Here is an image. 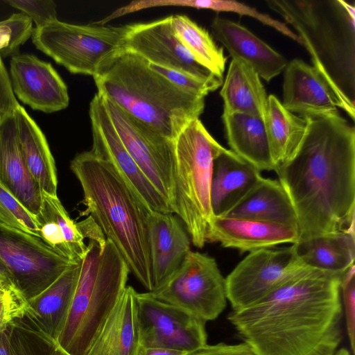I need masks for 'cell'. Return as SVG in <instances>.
<instances>
[{"mask_svg": "<svg viewBox=\"0 0 355 355\" xmlns=\"http://www.w3.org/2000/svg\"><path fill=\"white\" fill-rule=\"evenodd\" d=\"M306 118L298 149L275 171L295 209L298 240L354 233L355 128L338 111Z\"/></svg>", "mask_w": 355, "mask_h": 355, "instance_id": "1", "label": "cell"}, {"mask_svg": "<svg viewBox=\"0 0 355 355\" xmlns=\"http://www.w3.org/2000/svg\"><path fill=\"white\" fill-rule=\"evenodd\" d=\"M342 275L304 266L228 320L256 355H307L340 329Z\"/></svg>", "mask_w": 355, "mask_h": 355, "instance_id": "2", "label": "cell"}, {"mask_svg": "<svg viewBox=\"0 0 355 355\" xmlns=\"http://www.w3.org/2000/svg\"><path fill=\"white\" fill-rule=\"evenodd\" d=\"M70 168L83 191V203L101 232L119 250L130 272L154 289L148 241L149 210L115 168L91 150L77 154Z\"/></svg>", "mask_w": 355, "mask_h": 355, "instance_id": "3", "label": "cell"}, {"mask_svg": "<svg viewBox=\"0 0 355 355\" xmlns=\"http://www.w3.org/2000/svg\"><path fill=\"white\" fill-rule=\"evenodd\" d=\"M294 28L313 67L355 119V3L343 0H266Z\"/></svg>", "mask_w": 355, "mask_h": 355, "instance_id": "4", "label": "cell"}, {"mask_svg": "<svg viewBox=\"0 0 355 355\" xmlns=\"http://www.w3.org/2000/svg\"><path fill=\"white\" fill-rule=\"evenodd\" d=\"M93 78L98 94L173 140L204 112L205 98L183 92L147 60L123 49Z\"/></svg>", "mask_w": 355, "mask_h": 355, "instance_id": "5", "label": "cell"}, {"mask_svg": "<svg viewBox=\"0 0 355 355\" xmlns=\"http://www.w3.org/2000/svg\"><path fill=\"white\" fill-rule=\"evenodd\" d=\"M125 260L106 239H89L66 318L55 339L69 355H85L117 303L130 273Z\"/></svg>", "mask_w": 355, "mask_h": 355, "instance_id": "6", "label": "cell"}, {"mask_svg": "<svg viewBox=\"0 0 355 355\" xmlns=\"http://www.w3.org/2000/svg\"><path fill=\"white\" fill-rule=\"evenodd\" d=\"M174 148V214L183 221L193 244L202 248L214 216L210 195L214 161L225 148L200 119L180 131Z\"/></svg>", "mask_w": 355, "mask_h": 355, "instance_id": "7", "label": "cell"}, {"mask_svg": "<svg viewBox=\"0 0 355 355\" xmlns=\"http://www.w3.org/2000/svg\"><path fill=\"white\" fill-rule=\"evenodd\" d=\"M125 26L77 25L58 19L35 27L37 49L74 74L96 76L123 49Z\"/></svg>", "mask_w": 355, "mask_h": 355, "instance_id": "8", "label": "cell"}, {"mask_svg": "<svg viewBox=\"0 0 355 355\" xmlns=\"http://www.w3.org/2000/svg\"><path fill=\"white\" fill-rule=\"evenodd\" d=\"M149 293L205 322L216 319L227 301L225 279L216 260L192 251L160 286Z\"/></svg>", "mask_w": 355, "mask_h": 355, "instance_id": "9", "label": "cell"}, {"mask_svg": "<svg viewBox=\"0 0 355 355\" xmlns=\"http://www.w3.org/2000/svg\"><path fill=\"white\" fill-rule=\"evenodd\" d=\"M0 261L28 301L45 291L73 263L41 238L1 222Z\"/></svg>", "mask_w": 355, "mask_h": 355, "instance_id": "10", "label": "cell"}, {"mask_svg": "<svg viewBox=\"0 0 355 355\" xmlns=\"http://www.w3.org/2000/svg\"><path fill=\"white\" fill-rule=\"evenodd\" d=\"M102 97L110 120L127 151L173 211L174 140Z\"/></svg>", "mask_w": 355, "mask_h": 355, "instance_id": "11", "label": "cell"}, {"mask_svg": "<svg viewBox=\"0 0 355 355\" xmlns=\"http://www.w3.org/2000/svg\"><path fill=\"white\" fill-rule=\"evenodd\" d=\"M304 266L292 246L250 252L225 279L227 300L233 311L243 309Z\"/></svg>", "mask_w": 355, "mask_h": 355, "instance_id": "12", "label": "cell"}, {"mask_svg": "<svg viewBox=\"0 0 355 355\" xmlns=\"http://www.w3.org/2000/svg\"><path fill=\"white\" fill-rule=\"evenodd\" d=\"M141 346L191 352L207 345L205 322L188 312L137 293Z\"/></svg>", "mask_w": 355, "mask_h": 355, "instance_id": "13", "label": "cell"}, {"mask_svg": "<svg viewBox=\"0 0 355 355\" xmlns=\"http://www.w3.org/2000/svg\"><path fill=\"white\" fill-rule=\"evenodd\" d=\"M89 116L92 135L91 151L115 168L149 210L174 214L168 202L155 188L127 151L110 120L103 98L98 93L89 103Z\"/></svg>", "mask_w": 355, "mask_h": 355, "instance_id": "14", "label": "cell"}, {"mask_svg": "<svg viewBox=\"0 0 355 355\" xmlns=\"http://www.w3.org/2000/svg\"><path fill=\"white\" fill-rule=\"evenodd\" d=\"M123 49L149 63L183 71L206 81H223L198 63L176 37L171 16L147 23L125 25Z\"/></svg>", "mask_w": 355, "mask_h": 355, "instance_id": "15", "label": "cell"}, {"mask_svg": "<svg viewBox=\"0 0 355 355\" xmlns=\"http://www.w3.org/2000/svg\"><path fill=\"white\" fill-rule=\"evenodd\" d=\"M10 73L14 94L32 109L51 113L68 107L67 86L50 63L33 55H15Z\"/></svg>", "mask_w": 355, "mask_h": 355, "instance_id": "16", "label": "cell"}, {"mask_svg": "<svg viewBox=\"0 0 355 355\" xmlns=\"http://www.w3.org/2000/svg\"><path fill=\"white\" fill-rule=\"evenodd\" d=\"M284 71L282 104L289 112L312 117L341 108L328 83L313 66L293 59L287 63Z\"/></svg>", "mask_w": 355, "mask_h": 355, "instance_id": "17", "label": "cell"}, {"mask_svg": "<svg viewBox=\"0 0 355 355\" xmlns=\"http://www.w3.org/2000/svg\"><path fill=\"white\" fill-rule=\"evenodd\" d=\"M299 233L296 227L257 220L214 216L207 241L218 242L224 248L254 252L284 243H295Z\"/></svg>", "mask_w": 355, "mask_h": 355, "instance_id": "18", "label": "cell"}, {"mask_svg": "<svg viewBox=\"0 0 355 355\" xmlns=\"http://www.w3.org/2000/svg\"><path fill=\"white\" fill-rule=\"evenodd\" d=\"M211 30L232 59L244 61L266 82L280 74L288 63L282 55L239 23L216 17Z\"/></svg>", "mask_w": 355, "mask_h": 355, "instance_id": "19", "label": "cell"}, {"mask_svg": "<svg viewBox=\"0 0 355 355\" xmlns=\"http://www.w3.org/2000/svg\"><path fill=\"white\" fill-rule=\"evenodd\" d=\"M137 293L125 287L85 355H137L141 343Z\"/></svg>", "mask_w": 355, "mask_h": 355, "instance_id": "20", "label": "cell"}, {"mask_svg": "<svg viewBox=\"0 0 355 355\" xmlns=\"http://www.w3.org/2000/svg\"><path fill=\"white\" fill-rule=\"evenodd\" d=\"M148 226L154 291L181 265L191 251L190 240L172 213L150 211Z\"/></svg>", "mask_w": 355, "mask_h": 355, "instance_id": "21", "label": "cell"}, {"mask_svg": "<svg viewBox=\"0 0 355 355\" xmlns=\"http://www.w3.org/2000/svg\"><path fill=\"white\" fill-rule=\"evenodd\" d=\"M0 182L36 218L42 207V189L21 155L15 116L0 124Z\"/></svg>", "mask_w": 355, "mask_h": 355, "instance_id": "22", "label": "cell"}, {"mask_svg": "<svg viewBox=\"0 0 355 355\" xmlns=\"http://www.w3.org/2000/svg\"><path fill=\"white\" fill-rule=\"evenodd\" d=\"M261 171L231 150L214 161L211 205L215 216H223L237 205L261 178Z\"/></svg>", "mask_w": 355, "mask_h": 355, "instance_id": "23", "label": "cell"}, {"mask_svg": "<svg viewBox=\"0 0 355 355\" xmlns=\"http://www.w3.org/2000/svg\"><path fill=\"white\" fill-rule=\"evenodd\" d=\"M15 118L19 148L29 173L42 191L57 196L55 160L44 133L20 105Z\"/></svg>", "mask_w": 355, "mask_h": 355, "instance_id": "24", "label": "cell"}, {"mask_svg": "<svg viewBox=\"0 0 355 355\" xmlns=\"http://www.w3.org/2000/svg\"><path fill=\"white\" fill-rule=\"evenodd\" d=\"M354 235L348 231H336L299 239L291 246L304 266L343 275L354 265Z\"/></svg>", "mask_w": 355, "mask_h": 355, "instance_id": "25", "label": "cell"}, {"mask_svg": "<svg viewBox=\"0 0 355 355\" xmlns=\"http://www.w3.org/2000/svg\"><path fill=\"white\" fill-rule=\"evenodd\" d=\"M223 216L279 223L297 229L296 214L284 189L279 181L263 177Z\"/></svg>", "mask_w": 355, "mask_h": 355, "instance_id": "26", "label": "cell"}, {"mask_svg": "<svg viewBox=\"0 0 355 355\" xmlns=\"http://www.w3.org/2000/svg\"><path fill=\"white\" fill-rule=\"evenodd\" d=\"M220 95L224 113H242L263 120L268 96L259 76L244 61L232 60Z\"/></svg>", "mask_w": 355, "mask_h": 355, "instance_id": "27", "label": "cell"}, {"mask_svg": "<svg viewBox=\"0 0 355 355\" xmlns=\"http://www.w3.org/2000/svg\"><path fill=\"white\" fill-rule=\"evenodd\" d=\"M226 139L231 150L260 171H275L262 119L242 113H223Z\"/></svg>", "mask_w": 355, "mask_h": 355, "instance_id": "28", "label": "cell"}, {"mask_svg": "<svg viewBox=\"0 0 355 355\" xmlns=\"http://www.w3.org/2000/svg\"><path fill=\"white\" fill-rule=\"evenodd\" d=\"M263 121L275 171L298 149L306 132L308 119L287 110L282 102L271 94L268 96Z\"/></svg>", "mask_w": 355, "mask_h": 355, "instance_id": "29", "label": "cell"}, {"mask_svg": "<svg viewBox=\"0 0 355 355\" xmlns=\"http://www.w3.org/2000/svg\"><path fill=\"white\" fill-rule=\"evenodd\" d=\"M80 262L72 263L45 291L28 302L31 314L55 340L69 311Z\"/></svg>", "mask_w": 355, "mask_h": 355, "instance_id": "30", "label": "cell"}, {"mask_svg": "<svg viewBox=\"0 0 355 355\" xmlns=\"http://www.w3.org/2000/svg\"><path fill=\"white\" fill-rule=\"evenodd\" d=\"M171 21L175 35L194 60L223 78L227 57L210 34L186 15H171Z\"/></svg>", "mask_w": 355, "mask_h": 355, "instance_id": "31", "label": "cell"}, {"mask_svg": "<svg viewBox=\"0 0 355 355\" xmlns=\"http://www.w3.org/2000/svg\"><path fill=\"white\" fill-rule=\"evenodd\" d=\"M9 327L12 355H69L28 312Z\"/></svg>", "mask_w": 355, "mask_h": 355, "instance_id": "32", "label": "cell"}, {"mask_svg": "<svg viewBox=\"0 0 355 355\" xmlns=\"http://www.w3.org/2000/svg\"><path fill=\"white\" fill-rule=\"evenodd\" d=\"M42 195L40 214L49 216L58 224L71 252L73 262H80L86 253L87 245L77 223L70 218L57 196H51L42 191Z\"/></svg>", "mask_w": 355, "mask_h": 355, "instance_id": "33", "label": "cell"}, {"mask_svg": "<svg viewBox=\"0 0 355 355\" xmlns=\"http://www.w3.org/2000/svg\"><path fill=\"white\" fill-rule=\"evenodd\" d=\"M0 222L10 227L41 238L40 224L37 218L14 197L1 182Z\"/></svg>", "mask_w": 355, "mask_h": 355, "instance_id": "34", "label": "cell"}, {"mask_svg": "<svg viewBox=\"0 0 355 355\" xmlns=\"http://www.w3.org/2000/svg\"><path fill=\"white\" fill-rule=\"evenodd\" d=\"M182 5L197 8L210 9L216 12H234L240 15H248L256 19L265 25L271 26L284 35L302 44V42L297 35L293 32L284 23L239 2L218 0L187 1H182Z\"/></svg>", "mask_w": 355, "mask_h": 355, "instance_id": "35", "label": "cell"}, {"mask_svg": "<svg viewBox=\"0 0 355 355\" xmlns=\"http://www.w3.org/2000/svg\"><path fill=\"white\" fill-rule=\"evenodd\" d=\"M149 66L183 92L200 98H205L209 92L219 88L223 82L202 80L183 71L150 63Z\"/></svg>", "mask_w": 355, "mask_h": 355, "instance_id": "36", "label": "cell"}, {"mask_svg": "<svg viewBox=\"0 0 355 355\" xmlns=\"http://www.w3.org/2000/svg\"><path fill=\"white\" fill-rule=\"evenodd\" d=\"M28 309V300L17 288H0V332L23 317Z\"/></svg>", "mask_w": 355, "mask_h": 355, "instance_id": "37", "label": "cell"}, {"mask_svg": "<svg viewBox=\"0 0 355 355\" xmlns=\"http://www.w3.org/2000/svg\"><path fill=\"white\" fill-rule=\"evenodd\" d=\"M340 291L352 354L355 353V266L352 265L342 275Z\"/></svg>", "mask_w": 355, "mask_h": 355, "instance_id": "38", "label": "cell"}, {"mask_svg": "<svg viewBox=\"0 0 355 355\" xmlns=\"http://www.w3.org/2000/svg\"><path fill=\"white\" fill-rule=\"evenodd\" d=\"M6 2L31 18L35 27L58 19L56 6L51 0H8Z\"/></svg>", "mask_w": 355, "mask_h": 355, "instance_id": "39", "label": "cell"}, {"mask_svg": "<svg viewBox=\"0 0 355 355\" xmlns=\"http://www.w3.org/2000/svg\"><path fill=\"white\" fill-rule=\"evenodd\" d=\"M19 105L0 54V124L7 118L15 116Z\"/></svg>", "mask_w": 355, "mask_h": 355, "instance_id": "40", "label": "cell"}, {"mask_svg": "<svg viewBox=\"0 0 355 355\" xmlns=\"http://www.w3.org/2000/svg\"><path fill=\"white\" fill-rule=\"evenodd\" d=\"M209 355H256V354L245 343L235 345L220 343L211 345Z\"/></svg>", "mask_w": 355, "mask_h": 355, "instance_id": "41", "label": "cell"}, {"mask_svg": "<svg viewBox=\"0 0 355 355\" xmlns=\"http://www.w3.org/2000/svg\"><path fill=\"white\" fill-rule=\"evenodd\" d=\"M341 340L340 329H337L307 355H334Z\"/></svg>", "mask_w": 355, "mask_h": 355, "instance_id": "42", "label": "cell"}, {"mask_svg": "<svg viewBox=\"0 0 355 355\" xmlns=\"http://www.w3.org/2000/svg\"><path fill=\"white\" fill-rule=\"evenodd\" d=\"M187 353L175 349L141 346L137 355H184Z\"/></svg>", "mask_w": 355, "mask_h": 355, "instance_id": "43", "label": "cell"}, {"mask_svg": "<svg viewBox=\"0 0 355 355\" xmlns=\"http://www.w3.org/2000/svg\"><path fill=\"white\" fill-rule=\"evenodd\" d=\"M0 355H12L9 326L6 330L0 332Z\"/></svg>", "mask_w": 355, "mask_h": 355, "instance_id": "44", "label": "cell"}, {"mask_svg": "<svg viewBox=\"0 0 355 355\" xmlns=\"http://www.w3.org/2000/svg\"><path fill=\"white\" fill-rule=\"evenodd\" d=\"M211 350V345H206L203 347L197 350L188 352L184 355H209Z\"/></svg>", "mask_w": 355, "mask_h": 355, "instance_id": "45", "label": "cell"}, {"mask_svg": "<svg viewBox=\"0 0 355 355\" xmlns=\"http://www.w3.org/2000/svg\"><path fill=\"white\" fill-rule=\"evenodd\" d=\"M0 277L6 279L8 282H11L12 284V277L8 269L6 266L2 263L0 261ZM14 285V284H13Z\"/></svg>", "mask_w": 355, "mask_h": 355, "instance_id": "46", "label": "cell"}, {"mask_svg": "<svg viewBox=\"0 0 355 355\" xmlns=\"http://www.w3.org/2000/svg\"><path fill=\"white\" fill-rule=\"evenodd\" d=\"M16 288L11 282H8L6 279L0 277V288Z\"/></svg>", "mask_w": 355, "mask_h": 355, "instance_id": "47", "label": "cell"}, {"mask_svg": "<svg viewBox=\"0 0 355 355\" xmlns=\"http://www.w3.org/2000/svg\"><path fill=\"white\" fill-rule=\"evenodd\" d=\"M334 355H352L350 352L345 348H340V349H337Z\"/></svg>", "mask_w": 355, "mask_h": 355, "instance_id": "48", "label": "cell"}]
</instances>
